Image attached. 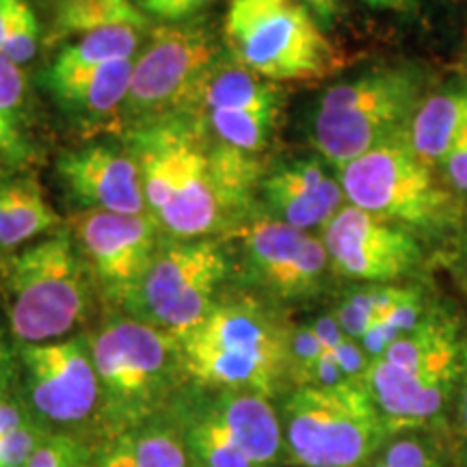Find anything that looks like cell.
<instances>
[{
  "mask_svg": "<svg viewBox=\"0 0 467 467\" xmlns=\"http://www.w3.org/2000/svg\"><path fill=\"white\" fill-rule=\"evenodd\" d=\"M350 206L407 227L420 238L459 227V197L411 150L405 134L348 162L337 171Z\"/></svg>",
  "mask_w": 467,
  "mask_h": 467,
  "instance_id": "8",
  "label": "cell"
},
{
  "mask_svg": "<svg viewBox=\"0 0 467 467\" xmlns=\"http://www.w3.org/2000/svg\"><path fill=\"white\" fill-rule=\"evenodd\" d=\"M46 437L48 435H44V431L33 420H28L14 433L5 435L0 440V467H26Z\"/></svg>",
  "mask_w": 467,
  "mask_h": 467,
  "instance_id": "29",
  "label": "cell"
},
{
  "mask_svg": "<svg viewBox=\"0 0 467 467\" xmlns=\"http://www.w3.org/2000/svg\"><path fill=\"white\" fill-rule=\"evenodd\" d=\"M451 268H452L454 282H457L461 295H463L467 301V227L465 230H461L457 243H454Z\"/></svg>",
  "mask_w": 467,
  "mask_h": 467,
  "instance_id": "36",
  "label": "cell"
},
{
  "mask_svg": "<svg viewBox=\"0 0 467 467\" xmlns=\"http://www.w3.org/2000/svg\"><path fill=\"white\" fill-rule=\"evenodd\" d=\"M258 191L268 217L303 232H323L347 206L337 171L318 154L299 156L268 169Z\"/></svg>",
  "mask_w": 467,
  "mask_h": 467,
  "instance_id": "19",
  "label": "cell"
},
{
  "mask_svg": "<svg viewBox=\"0 0 467 467\" xmlns=\"http://www.w3.org/2000/svg\"><path fill=\"white\" fill-rule=\"evenodd\" d=\"M26 5V0H0V50H3L5 42L14 31L17 17H20Z\"/></svg>",
  "mask_w": 467,
  "mask_h": 467,
  "instance_id": "37",
  "label": "cell"
},
{
  "mask_svg": "<svg viewBox=\"0 0 467 467\" xmlns=\"http://www.w3.org/2000/svg\"><path fill=\"white\" fill-rule=\"evenodd\" d=\"M57 175L85 210L148 214L141 173L126 145L89 143L61 151Z\"/></svg>",
  "mask_w": 467,
  "mask_h": 467,
  "instance_id": "18",
  "label": "cell"
},
{
  "mask_svg": "<svg viewBox=\"0 0 467 467\" xmlns=\"http://www.w3.org/2000/svg\"><path fill=\"white\" fill-rule=\"evenodd\" d=\"M33 148L28 139L26 78L20 66L0 55V161L26 162Z\"/></svg>",
  "mask_w": 467,
  "mask_h": 467,
  "instance_id": "26",
  "label": "cell"
},
{
  "mask_svg": "<svg viewBox=\"0 0 467 467\" xmlns=\"http://www.w3.org/2000/svg\"><path fill=\"white\" fill-rule=\"evenodd\" d=\"M89 342L113 422L139 426L184 375L178 337L145 320L110 318Z\"/></svg>",
  "mask_w": 467,
  "mask_h": 467,
  "instance_id": "9",
  "label": "cell"
},
{
  "mask_svg": "<svg viewBox=\"0 0 467 467\" xmlns=\"http://www.w3.org/2000/svg\"><path fill=\"white\" fill-rule=\"evenodd\" d=\"M151 22L134 0H55L50 44L117 26H134L150 33L154 28Z\"/></svg>",
  "mask_w": 467,
  "mask_h": 467,
  "instance_id": "23",
  "label": "cell"
},
{
  "mask_svg": "<svg viewBox=\"0 0 467 467\" xmlns=\"http://www.w3.org/2000/svg\"><path fill=\"white\" fill-rule=\"evenodd\" d=\"M0 292L17 344L66 337L91 306V271L72 232L57 230L5 255Z\"/></svg>",
  "mask_w": 467,
  "mask_h": 467,
  "instance_id": "5",
  "label": "cell"
},
{
  "mask_svg": "<svg viewBox=\"0 0 467 467\" xmlns=\"http://www.w3.org/2000/svg\"><path fill=\"white\" fill-rule=\"evenodd\" d=\"M440 178L457 197H467V134L451 150L440 167Z\"/></svg>",
  "mask_w": 467,
  "mask_h": 467,
  "instance_id": "32",
  "label": "cell"
},
{
  "mask_svg": "<svg viewBox=\"0 0 467 467\" xmlns=\"http://www.w3.org/2000/svg\"><path fill=\"white\" fill-rule=\"evenodd\" d=\"M223 37L202 17L151 28L134 58L130 89L121 113L128 128L180 113L189 107L202 80L223 57Z\"/></svg>",
  "mask_w": 467,
  "mask_h": 467,
  "instance_id": "10",
  "label": "cell"
},
{
  "mask_svg": "<svg viewBox=\"0 0 467 467\" xmlns=\"http://www.w3.org/2000/svg\"><path fill=\"white\" fill-rule=\"evenodd\" d=\"M28 420H31V416H28L26 409L20 402L9 399V396L0 399V440L5 435L14 433L20 426H25Z\"/></svg>",
  "mask_w": 467,
  "mask_h": 467,
  "instance_id": "35",
  "label": "cell"
},
{
  "mask_svg": "<svg viewBox=\"0 0 467 467\" xmlns=\"http://www.w3.org/2000/svg\"><path fill=\"white\" fill-rule=\"evenodd\" d=\"M14 375H16L14 355H11L7 337H5L3 331H0V399H3V396H9L11 379H14Z\"/></svg>",
  "mask_w": 467,
  "mask_h": 467,
  "instance_id": "39",
  "label": "cell"
},
{
  "mask_svg": "<svg viewBox=\"0 0 467 467\" xmlns=\"http://www.w3.org/2000/svg\"><path fill=\"white\" fill-rule=\"evenodd\" d=\"M309 14L317 17V22L325 28H334L344 11V0H296Z\"/></svg>",
  "mask_w": 467,
  "mask_h": 467,
  "instance_id": "34",
  "label": "cell"
},
{
  "mask_svg": "<svg viewBox=\"0 0 467 467\" xmlns=\"http://www.w3.org/2000/svg\"><path fill=\"white\" fill-rule=\"evenodd\" d=\"M5 182H7V175L0 173V192H3V186H5Z\"/></svg>",
  "mask_w": 467,
  "mask_h": 467,
  "instance_id": "40",
  "label": "cell"
},
{
  "mask_svg": "<svg viewBox=\"0 0 467 467\" xmlns=\"http://www.w3.org/2000/svg\"><path fill=\"white\" fill-rule=\"evenodd\" d=\"M467 134V83H448L424 98L405 137L426 165L437 169Z\"/></svg>",
  "mask_w": 467,
  "mask_h": 467,
  "instance_id": "21",
  "label": "cell"
},
{
  "mask_svg": "<svg viewBox=\"0 0 467 467\" xmlns=\"http://www.w3.org/2000/svg\"><path fill=\"white\" fill-rule=\"evenodd\" d=\"M431 89V72L413 61L359 69L320 93L309 110V141L336 171L407 132Z\"/></svg>",
  "mask_w": 467,
  "mask_h": 467,
  "instance_id": "4",
  "label": "cell"
},
{
  "mask_svg": "<svg viewBox=\"0 0 467 467\" xmlns=\"http://www.w3.org/2000/svg\"><path fill=\"white\" fill-rule=\"evenodd\" d=\"M184 446L200 467H273L285 451L279 411L251 392L219 389L191 411Z\"/></svg>",
  "mask_w": 467,
  "mask_h": 467,
  "instance_id": "12",
  "label": "cell"
},
{
  "mask_svg": "<svg viewBox=\"0 0 467 467\" xmlns=\"http://www.w3.org/2000/svg\"><path fill=\"white\" fill-rule=\"evenodd\" d=\"M459 467H467V454H463V457H459Z\"/></svg>",
  "mask_w": 467,
  "mask_h": 467,
  "instance_id": "41",
  "label": "cell"
},
{
  "mask_svg": "<svg viewBox=\"0 0 467 467\" xmlns=\"http://www.w3.org/2000/svg\"><path fill=\"white\" fill-rule=\"evenodd\" d=\"M151 33V31H150ZM148 31L134 26L104 28V31L89 33L76 42L63 46L50 63L52 74H72L80 69H93L110 66V63L134 61L148 42Z\"/></svg>",
  "mask_w": 467,
  "mask_h": 467,
  "instance_id": "24",
  "label": "cell"
},
{
  "mask_svg": "<svg viewBox=\"0 0 467 467\" xmlns=\"http://www.w3.org/2000/svg\"><path fill=\"white\" fill-rule=\"evenodd\" d=\"M134 61L80 69L72 74H44V85L61 110L87 126L121 121L130 89Z\"/></svg>",
  "mask_w": 467,
  "mask_h": 467,
  "instance_id": "20",
  "label": "cell"
},
{
  "mask_svg": "<svg viewBox=\"0 0 467 467\" xmlns=\"http://www.w3.org/2000/svg\"><path fill=\"white\" fill-rule=\"evenodd\" d=\"M238 236L251 279L279 301L314 299L334 273L323 238L266 213L247 217Z\"/></svg>",
  "mask_w": 467,
  "mask_h": 467,
  "instance_id": "15",
  "label": "cell"
},
{
  "mask_svg": "<svg viewBox=\"0 0 467 467\" xmlns=\"http://www.w3.org/2000/svg\"><path fill=\"white\" fill-rule=\"evenodd\" d=\"M26 467H83V451L72 437L50 435Z\"/></svg>",
  "mask_w": 467,
  "mask_h": 467,
  "instance_id": "31",
  "label": "cell"
},
{
  "mask_svg": "<svg viewBox=\"0 0 467 467\" xmlns=\"http://www.w3.org/2000/svg\"><path fill=\"white\" fill-rule=\"evenodd\" d=\"M413 288V284H359L342 295L331 314L344 334L359 342L385 314L405 301Z\"/></svg>",
  "mask_w": 467,
  "mask_h": 467,
  "instance_id": "28",
  "label": "cell"
},
{
  "mask_svg": "<svg viewBox=\"0 0 467 467\" xmlns=\"http://www.w3.org/2000/svg\"><path fill=\"white\" fill-rule=\"evenodd\" d=\"M292 327L254 296L217 301L189 334L180 336L184 375L202 388L268 399L290 379Z\"/></svg>",
  "mask_w": 467,
  "mask_h": 467,
  "instance_id": "3",
  "label": "cell"
},
{
  "mask_svg": "<svg viewBox=\"0 0 467 467\" xmlns=\"http://www.w3.org/2000/svg\"><path fill=\"white\" fill-rule=\"evenodd\" d=\"M448 435H451L457 457L467 454V364L463 379H461L457 399H454L451 422H448Z\"/></svg>",
  "mask_w": 467,
  "mask_h": 467,
  "instance_id": "33",
  "label": "cell"
},
{
  "mask_svg": "<svg viewBox=\"0 0 467 467\" xmlns=\"http://www.w3.org/2000/svg\"><path fill=\"white\" fill-rule=\"evenodd\" d=\"M331 271L358 284H402L424 265L422 238L347 203L320 232Z\"/></svg>",
  "mask_w": 467,
  "mask_h": 467,
  "instance_id": "14",
  "label": "cell"
},
{
  "mask_svg": "<svg viewBox=\"0 0 467 467\" xmlns=\"http://www.w3.org/2000/svg\"><path fill=\"white\" fill-rule=\"evenodd\" d=\"M61 227V217L31 175L7 178L0 192V251L22 249L26 243Z\"/></svg>",
  "mask_w": 467,
  "mask_h": 467,
  "instance_id": "22",
  "label": "cell"
},
{
  "mask_svg": "<svg viewBox=\"0 0 467 467\" xmlns=\"http://www.w3.org/2000/svg\"><path fill=\"white\" fill-rule=\"evenodd\" d=\"M72 236L104 292L124 306L141 284L165 234L150 214L85 210L74 219Z\"/></svg>",
  "mask_w": 467,
  "mask_h": 467,
  "instance_id": "17",
  "label": "cell"
},
{
  "mask_svg": "<svg viewBox=\"0 0 467 467\" xmlns=\"http://www.w3.org/2000/svg\"><path fill=\"white\" fill-rule=\"evenodd\" d=\"M364 467H459L448 431L418 429L389 437Z\"/></svg>",
  "mask_w": 467,
  "mask_h": 467,
  "instance_id": "27",
  "label": "cell"
},
{
  "mask_svg": "<svg viewBox=\"0 0 467 467\" xmlns=\"http://www.w3.org/2000/svg\"><path fill=\"white\" fill-rule=\"evenodd\" d=\"M31 407L55 424L83 422L102 399L100 379L87 337L17 344Z\"/></svg>",
  "mask_w": 467,
  "mask_h": 467,
  "instance_id": "16",
  "label": "cell"
},
{
  "mask_svg": "<svg viewBox=\"0 0 467 467\" xmlns=\"http://www.w3.org/2000/svg\"><path fill=\"white\" fill-rule=\"evenodd\" d=\"M284 98L282 85L221 57L184 110L195 115L219 143L260 156L282 121Z\"/></svg>",
  "mask_w": 467,
  "mask_h": 467,
  "instance_id": "13",
  "label": "cell"
},
{
  "mask_svg": "<svg viewBox=\"0 0 467 467\" xmlns=\"http://www.w3.org/2000/svg\"><path fill=\"white\" fill-rule=\"evenodd\" d=\"M184 441L169 429H132L110 443L98 467H186Z\"/></svg>",
  "mask_w": 467,
  "mask_h": 467,
  "instance_id": "25",
  "label": "cell"
},
{
  "mask_svg": "<svg viewBox=\"0 0 467 467\" xmlns=\"http://www.w3.org/2000/svg\"><path fill=\"white\" fill-rule=\"evenodd\" d=\"M368 9L392 16H413L422 7L424 0H361Z\"/></svg>",
  "mask_w": 467,
  "mask_h": 467,
  "instance_id": "38",
  "label": "cell"
},
{
  "mask_svg": "<svg viewBox=\"0 0 467 467\" xmlns=\"http://www.w3.org/2000/svg\"><path fill=\"white\" fill-rule=\"evenodd\" d=\"M279 418L285 452L301 467H364L392 437L364 381L295 388Z\"/></svg>",
  "mask_w": 467,
  "mask_h": 467,
  "instance_id": "7",
  "label": "cell"
},
{
  "mask_svg": "<svg viewBox=\"0 0 467 467\" xmlns=\"http://www.w3.org/2000/svg\"><path fill=\"white\" fill-rule=\"evenodd\" d=\"M230 273L219 238H162L141 284L124 301L134 318L175 337L195 329L217 306V290Z\"/></svg>",
  "mask_w": 467,
  "mask_h": 467,
  "instance_id": "11",
  "label": "cell"
},
{
  "mask_svg": "<svg viewBox=\"0 0 467 467\" xmlns=\"http://www.w3.org/2000/svg\"><path fill=\"white\" fill-rule=\"evenodd\" d=\"M221 37L232 61L277 85L325 78L342 63L325 28L296 0H230Z\"/></svg>",
  "mask_w": 467,
  "mask_h": 467,
  "instance_id": "6",
  "label": "cell"
},
{
  "mask_svg": "<svg viewBox=\"0 0 467 467\" xmlns=\"http://www.w3.org/2000/svg\"><path fill=\"white\" fill-rule=\"evenodd\" d=\"M465 364V320L446 303L435 301L416 329L370 361L364 377L389 435L448 431Z\"/></svg>",
  "mask_w": 467,
  "mask_h": 467,
  "instance_id": "2",
  "label": "cell"
},
{
  "mask_svg": "<svg viewBox=\"0 0 467 467\" xmlns=\"http://www.w3.org/2000/svg\"><path fill=\"white\" fill-rule=\"evenodd\" d=\"M134 3L150 20L161 22V25H175V22L195 20L217 0H134Z\"/></svg>",
  "mask_w": 467,
  "mask_h": 467,
  "instance_id": "30",
  "label": "cell"
},
{
  "mask_svg": "<svg viewBox=\"0 0 467 467\" xmlns=\"http://www.w3.org/2000/svg\"><path fill=\"white\" fill-rule=\"evenodd\" d=\"M126 150L141 173L148 214L167 238H214L247 219L260 186L258 156L227 148L189 110L126 130Z\"/></svg>",
  "mask_w": 467,
  "mask_h": 467,
  "instance_id": "1",
  "label": "cell"
}]
</instances>
